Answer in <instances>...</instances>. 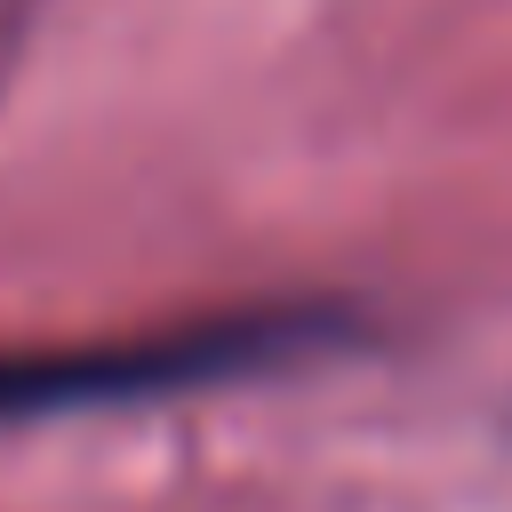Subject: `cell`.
Instances as JSON below:
<instances>
[{"instance_id": "obj_1", "label": "cell", "mask_w": 512, "mask_h": 512, "mask_svg": "<svg viewBox=\"0 0 512 512\" xmlns=\"http://www.w3.org/2000/svg\"><path fill=\"white\" fill-rule=\"evenodd\" d=\"M336 336H344V320L320 312V304H240V312H192V320L120 328V336L0 344V424L128 408V400H168V392L264 376L280 360L328 352Z\"/></svg>"}]
</instances>
